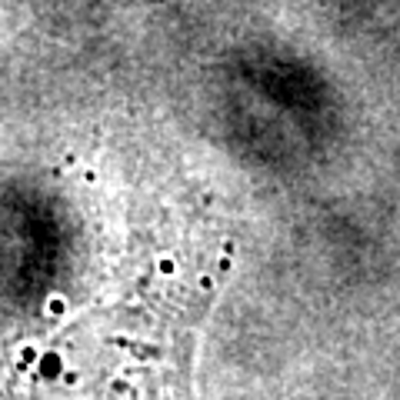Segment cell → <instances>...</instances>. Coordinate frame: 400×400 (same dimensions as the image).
Wrapping results in <instances>:
<instances>
[{"label":"cell","instance_id":"obj_1","mask_svg":"<svg viewBox=\"0 0 400 400\" xmlns=\"http://www.w3.org/2000/svg\"><path fill=\"white\" fill-rule=\"evenodd\" d=\"M40 360H44L40 347L34 340H24L21 350H17V371H34V367H40Z\"/></svg>","mask_w":400,"mask_h":400},{"label":"cell","instance_id":"obj_2","mask_svg":"<svg viewBox=\"0 0 400 400\" xmlns=\"http://www.w3.org/2000/svg\"><path fill=\"white\" fill-rule=\"evenodd\" d=\"M64 314H67V297H64V294H50V297L44 300V317L60 321Z\"/></svg>","mask_w":400,"mask_h":400},{"label":"cell","instance_id":"obj_3","mask_svg":"<svg viewBox=\"0 0 400 400\" xmlns=\"http://www.w3.org/2000/svg\"><path fill=\"white\" fill-rule=\"evenodd\" d=\"M40 374H44V377L60 374V353H53V350H47V353H44V360H40Z\"/></svg>","mask_w":400,"mask_h":400},{"label":"cell","instance_id":"obj_4","mask_svg":"<svg viewBox=\"0 0 400 400\" xmlns=\"http://www.w3.org/2000/svg\"><path fill=\"white\" fill-rule=\"evenodd\" d=\"M157 274L160 277H174L177 274V260L171 257V253H160V257H157Z\"/></svg>","mask_w":400,"mask_h":400}]
</instances>
